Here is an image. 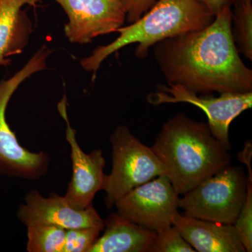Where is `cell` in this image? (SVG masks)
<instances>
[{"instance_id":"obj_10","label":"cell","mask_w":252,"mask_h":252,"mask_svg":"<svg viewBox=\"0 0 252 252\" xmlns=\"http://www.w3.org/2000/svg\"><path fill=\"white\" fill-rule=\"evenodd\" d=\"M66 102L64 95L58 104L60 114L67 125L66 140L70 146L72 163V177L64 197L73 208L84 210L93 205L94 195L102 190L106 160L101 149L90 154L83 152L76 138V130L69 124Z\"/></svg>"},{"instance_id":"obj_18","label":"cell","mask_w":252,"mask_h":252,"mask_svg":"<svg viewBox=\"0 0 252 252\" xmlns=\"http://www.w3.org/2000/svg\"><path fill=\"white\" fill-rule=\"evenodd\" d=\"M103 230L100 227L66 230L63 252H90Z\"/></svg>"},{"instance_id":"obj_12","label":"cell","mask_w":252,"mask_h":252,"mask_svg":"<svg viewBox=\"0 0 252 252\" xmlns=\"http://www.w3.org/2000/svg\"><path fill=\"white\" fill-rule=\"evenodd\" d=\"M172 225L195 252H246L233 224L200 220L178 212L174 217Z\"/></svg>"},{"instance_id":"obj_14","label":"cell","mask_w":252,"mask_h":252,"mask_svg":"<svg viewBox=\"0 0 252 252\" xmlns=\"http://www.w3.org/2000/svg\"><path fill=\"white\" fill-rule=\"evenodd\" d=\"M104 234L99 237L90 252H149L157 237L148 229L112 213L104 220Z\"/></svg>"},{"instance_id":"obj_9","label":"cell","mask_w":252,"mask_h":252,"mask_svg":"<svg viewBox=\"0 0 252 252\" xmlns=\"http://www.w3.org/2000/svg\"><path fill=\"white\" fill-rule=\"evenodd\" d=\"M54 1L67 16L64 33L72 44H89L97 36L116 32L126 21L122 0Z\"/></svg>"},{"instance_id":"obj_17","label":"cell","mask_w":252,"mask_h":252,"mask_svg":"<svg viewBox=\"0 0 252 252\" xmlns=\"http://www.w3.org/2000/svg\"><path fill=\"white\" fill-rule=\"evenodd\" d=\"M149 252H195L174 225L157 230Z\"/></svg>"},{"instance_id":"obj_7","label":"cell","mask_w":252,"mask_h":252,"mask_svg":"<svg viewBox=\"0 0 252 252\" xmlns=\"http://www.w3.org/2000/svg\"><path fill=\"white\" fill-rule=\"evenodd\" d=\"M157 91L147 96V101L153 105L162 104L188 103L201 109L207 115L212 135L227 148L231 149L229 127L235 118L252 108V92L243 94H221L219 97L211 94H195L183 86L160 84Z\"/></svg>"},{"instance_id":"obj_16","label":"cell","mask_w":252,"mask_h":252,"mask_svg":"<svg viewBox=\"0 0 252 252\" xmlns=\"http://www.w3.org/2000/svg\"><path fill=\"white\" fill-rule=\"evenodd\" d=\"M232 35L239 53L252 60V3L235 7L232 13Z\"/></svg>"},{"instance_id":"obj_1","label":"cell","mask_w":252,"mask_h":252,"mask_svg":"<svg viewBox=\"0 0 252 252\" xmlns=\"http://www.w3.org/2000/svg\"><path fill=\"white\" fill-rule=\"evenodd\" d=\"M231 26L226 7L206 28L155 44L154 59L167 84L203 94L252 92V70L240 57Z\"/></svg>"},{"instance_id":"obj_22","label":"cell","mask_w":252,"mask_h":252,"mask_svg":"<svg viewBox=\"0 0 252 252\" xmlns=\"http://www.w3.org/2000/svg\"><path fill=\"white\" fill-rule=\"evenodd\" d=\"M233 5H234L235 7L242 6V5L250 4V3H252V0H233Z\"/></svg>"},{"instance_id":"obj_11","label":"cell","mask_w":252,"mask_h":252,"mask_svg":"<svg viewBox=\"0 0 252 252\" xmlns=\"http://www.w3.org/2000/svg\"><path fill=\"white\" fill-rule=\"evenodd\" d=\"M16 216L27 227L49 225L65 230L88 227L104 228V220L93 205L84 210H76L64 196L51 193L49 198H45L34 189L26 195Z\"/></svg>"},{"instance_id":"obj_4","label":"cell","mask_w":252,"mask_h":252,"mask_svg":"<svg viewBox=\"0 0 252 252\" xmlns=\"http://www.w3.org/2000/svg\"><path fill=\"white\" fill-rule=\"evenodd\" d=\"M52 51L44 46L32 56L21 69L7 79L0 81V176L37 180L47 173L51 158L44 152L34 153L23 147L6 120L11 97L24 81L45 70Z\"/></svg>"},{"instance_id":"obj_13","label":"cell","mask_w":252,"mask_h":252,"mask_svg":"<svg viewBox=\"0 0 252 252\" xmlns=\"http://www.w3.org/2000/svg\"><path fill=\"white\" fill-rule=\"evenodd\" d=\"M41 0H0V67H7L11 58L21 54L29 43L32 23L22 9L36 6Z\"/></svg>"},{"instance_id":"obj_5","label":"cell","mask_w":252,"mask_h":252,"mask_svg":"<svg viewBox=\"0 0 252 252\" xmlns=\"http://www.w3.org/2000/svg\"><path fill=\"white\" fill-rule=\"evenodd\" d=\"M112 170L104 176L102 190L105 205L112 208L131 190L156 177L165 175V169L152 147L136 137L126 126H119L110 137Z\"/></svg>"},{"instance_id":"obj_8","label":"cell","mask_w":252,"mask_h":252,"mask_svg":"<svg viewBox=\"0 0 252 252\" xmlns=\"http://www.w3.org/2000/svg\"><path fill=\"white\" fill-rule=\"evenodd\" d=\"M179 195L165 175L136 187L116 203L117 213L148 229L172 225L178 213Z\"/></svg>"},{"instance_id":"obj_20","label":"cell","mask_w":252,"mask_h":252,"mask_svg":"<svg viewBox=\"0 0 252 252\" xmlns=\"http://www.w3.org/2000/svg\"><path fill=\"white\" fill-rule=\"evenodd\" d=\"M126 12V21L135 22L155 4L156 0H122Z\"/></svg>"},{"instance_id":"obj_21","label":"cell","mask_w":252,"mask_h":252,"mask_svg":"<svg viewBox=\"0 0 252 252\" xmlns=\"http://www.w3.org/2000/svg\"><path fill=\"white\" fill-rule=\"evenodd\" d=\"M209 10L214 16L218 14L224 8L231 7L233 0H198Z\"/></svg>"},{"instance_id":"obj_15","label":"cell","mask_w":252,"mask_h":252,"mask_svg":"<svg viewBox=\"0 0 252 252\" xmlns=\"http://www.w3.org/2000/svg\"><path fill=\"white\" fill-rule=\"evenodd\" d=\"M66 230L55 225L28 226V252H63Z\"/></svg>"},{"instance_id":"obj_6","label":"cell","mask_w":252,"mask_h":252,"mask_svg":"<svg viewBox=\"0 0 252 252\" xmlns=\"http://www.w3.org/2000/svg\"><path fill=\"white\" fill-rule=\"evenodd\" d=\"M247 177L240 167L228 165L179 198L184 215L234 224L245 203Z\"/></svg>"},{"instance_id":"obj_19","label":"cell","mask_w":252,"mask_h":252,"mask_svg":"<svg viewBox=\"0 0 252 252\" xmlns=\"http://www.w3.org/2000/svg\"><path fill=\"white\" fill-rule=\"evenodd\" d=\"M252 172L247 177V194L245 203L235 220V228L238 232L246 252L252 251Z\"/></svg>"},{"instance_id":"obj_2","label":"cell","mask_w":252,"mask_h":252,"mask_svg":"<svg viewBox=\"0 0 252 252\" xmlns=\"http://www.w3.org/2000/svg\"><path fill=\"white\" fill-rule=\"evenodd\" d=\"M179 195L230 165V149L212 135L208 124L184 113L162 126L152 147Z\"/></svg>"},{"instance_id":"obj_3","label":"cell","mask_w":252,"mask_h":252,"mask_svg":"<svg viewBox=\"0 0 252 252\" xmlns=\"http://www.w3.org/2000/svg\"><path fill=\"white\" fill-rule=\"evenodd\" d=\"M215 16L198 0H158L135 22L117 30L115 40L99 46L91 56L80 61L81 67L95 74L111 55L132 44L136 58L143 60L157 43L167 38L200 31L213 21Z\"/></svg>"}]
</instances>
